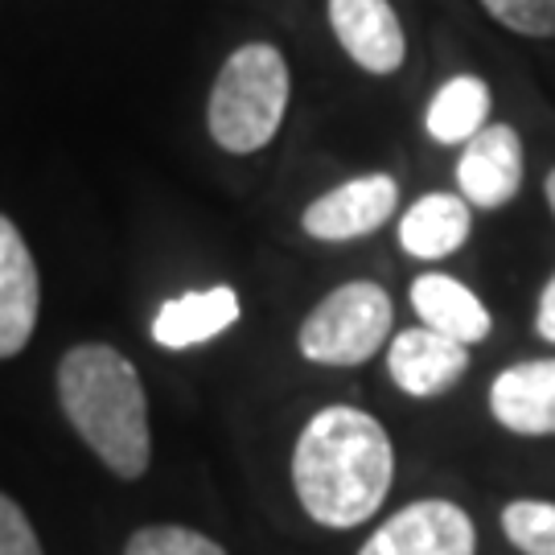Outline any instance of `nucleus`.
<instances>
[{
	"label": "nucleus",
	"instance_id": "f257e3e1",
	"mask_svg": "<svg viewBox=\"0 0 555 555\" xmlns=\"http://www.w3.org/2000/svg\"><path fill=\"white\" fill-rule=\"evenodd\" d=\"M396 477L387 428L358 408H321L293 449V486L305 515L321 527H358L383 506Z\"/></svg>",
	"mask_w": 555,
	"mask_h": 555
},
{
	"label": "nucleus",
	"instance_id": "f03ea898",
	"mask_svg": "<svg viewBox=\"0 0 555 555\" xmlns=\"http://www.w3.org/2000/svg\"><path fill=\"white\" fill-rule=\"evenodd\" d=\"M59 403L70 428L116 477L137 481L149 469V399L137 366L119 350L103 341L66 350L59 362Z\"/></svg>",
	"mask_w": 555,
	"mask_h": 555
},
{
	"label": "nucleus",
	"instance_id": "7ed1b4c3",
	"mask_svg": "<svg viewBox=\"0 0 555 555\" xmlns=\"http://www.w3.org/2000/svg\"><path fill=\"white\" fill-rule=\"evenodd\" d=\"M284 107H288V62L276 46L251 41L222 62L206 103V124L219 149L243 157V153H259L276 137L284 124Z\"/></svg>",
	"mask_w": 555,
	"mask_h": 555
},
{
	"label": "nucleus",
	"instance_id": "20e7f679",
	"mask_svg": "<svg viewBox=\"0 0 555 555\" xmlns=\"http://www.w3.org/2000/svg\"><path fill=\"white\" fill-rule=\"evenodd\" d=\"M391 334V297L371 280L334 288L305 318L297 334L300 354L321 366H362Z\"/></svg>",
	"mask_w": 555,
	"mask_h": 555
},
{
	"label": "nucleus",
	"instance_id": "39448f33",
	"mask_svg": "<svg viewBox=\"0 0 555 555\" xmlns=\"http://www.w3.org/2000/svg\"><path fill=\"white\" fill-rule=\"evenodd\" d=\"M358 555H477V527L456 502L420 498L387 518Z\"/></svg>",
	"mask_w": 555,
	"mask_h": 555
},
{
	"label": "nucleus",
	"instance_id": "423d86ee",
	"mask_svg": "<svg viewBox=\"0 0 555 555\" xmlns=\"http://www.w3.org/2000/svg\"><path fill=\"white\" fill-rule=\"evenodd\" d=\"M399 185L387 173H366L346 185H337L330 194H321L309 210H305V235L321 238V243H350L378 231L383 222L396 215Z\"/></svg>",
	"mask_w": 555,
	"mask_h": 555
},
{
	"label": "nucleus",
	"instance_id": "0eeeda50",
	"mask_svg": "<svg viewBox=\"0 0 555 555\" xmlns=\"http://www.w3.org/2000/svg\"><path fill=\"white\" fill-rule=\"evenodd\" d=\"M461 198L481 210H502L522 190V140L511 124H486L456 160Z\"/></svg>",
	"mask_w": 555,
	"mask_h": 555
},
{
	"label": "nucleus",
	"instance_id": "6e6552de",
	"mask_svg": "<svg viewBox=\"0 0 555 555\" xmlns=\"http://www.w3.org/2000/svg\"><path fill=\"white\" fill-rule=\"evenodd\" d=\"M387 371L403 396L412 399H437L453 391L456 383L469 371V346H461L453 337L437 334L428 325L420 330H403L391 337L387 350Z\"/></svg>",
	"mask_w": 555,
	"mask_h": 555
},
{
	"label": "nucleus",
	"instance_id": "1a4fd4ad",
	"mask_svg": "<svg viewBox=\"0 0 555 555\" xmlns=\"http://www.w3.org/2000/svg\"><path fill=\"white\" fill-rule=\"evenodd\" d=\"M330 25L350 59L371 75H396L408 59V41L387 0H330Z\"/></svg>",
	"mask_w": 555,
	"mask_h": 555
},
{
	"label": "nucleus",
	"instance_id": "9d476101",
	"mask_svg": "<svg viewBox=\"0 0 555 555\" xmlns=\"http://www.w3.org/2000/svg\"><path fill=\"white\" fill-rule=\"evenodd\" d=\"M490 412L515 437H555V358L506 366L490 383Z\"/></svg>",
	"mask_w": 555,
	"mask_h": 555
},
{
	"label": "nucleus",
	"instance_id": "9b49d317",
	"mask_svg": "<svg viewBox=\"0 0 555 555\" xmlns=\"http://www.w3.org/2000/svg\"><path fill=\"white\" fill-rule=\"evenodd\" d=\"M38 263L17 227L0 215V358H13L29 346L38 325Z\"/></svg>",
	"mask_w": 555,
	"mask_h": 555
},
{
	"label": "nucleus",
	"instance_id": "f8f14e48",
	"mask_svg": "<svg viewBox=\"0 0 555 555\" xmlns=\"http://www.w3.org/2000/svg\"><path fill=\"white\" fill-rule=\"evenodd\" d=\"M238 321V293L235 288H198V293H181V297L165 300L153 318V341L165 350H190L222 330H231Z\"/></svg>",
	"mask_w": 555,
	"mask_h": 555
},
{
	"label": "nucleus",
	"instance_id": "ddd939ff",
	"mask_svg": "<svg viewBox=\"0 0 555 555\" xmlns=\"http://www.w3.org/2000/svg\"><path fill=\"white\" fill-rule=\"evenodd\" d=\"M412 309H416L428 330L453 337L461 346H477L494 330L490 309L461 280L444 276V272H428V276H420L412 284Z\"/></svg>",
	"mask_w": 555,
	"mask_h": 555
},
{
	"label": "nucleus",
	"instance_id": "4468645a",
	"mask_svg": "<svg viewBox=\"0 0 555 555\" xmlns=\"http://www.w3.org/2000/svg\"><path fill=\"white\" fill-rule=\"evenodd\" d=\"M469 231L474 215L461 194H424L399 222V247L416 259H444L461 251Z\"/></svg>",
	"mask_w": 555,
	"mask_h": 555
},
{
	"label": "nucleus",
	"instance_id": "2eb2a0df",
	"mask_svg": "<svg viewBox=\"0 0 555 555\" xmlns=\"http://www.w3.org/2000/svg\"><path fill=\"white\" fill-rule=\"evenodd\" d=\"M486 119H490V87L477 75H456L433 95L424 124L440 144H465L486 128Z\"/></svg>",
	"mask_w": 555,
	"mask_h": 555
},
{
	"label": "nucleus",
	"instance_id": "dca6fc26",
	"mask_svg": "<svg viewBox=\"0 0 555 555\" xmlns=\"http://www.w3.org/2000/svg\"><path fill=\"white\" fill-rule=\"evenodd\" d=\"M502 531L522 555H555V502L515 498L502 511Z\"/></svg>",
	"mask_w": 555,
	"mask_h": 555
},
{
	"label": "nucleus",
	"instance_id": "f3484780",
	"mask_svg": "<svg viewBox=\"0 0 555 555\" xmlns=\"http://www.w3.org/2000/svg\"><path fill=\"white\" fill-rule=\"evenodd\" d=\"M124 555H227L202 531L190 527H173V522H160V527H140L137 535L128 539Z\"/></svg>",
	"mask_w": 555,
	"mask_h": 555
},
{
	"label": "nucleus",
	"instance_id": "a211bd4d",
	"mask_svg": "<svg viewBox=\"0 0 555 555\" xmlns=\"http://www.w3.org/2000/svg\"><path fill=\"white\" fill-rule=\"evenodd\" d=\"M486 13L522 38H555V0H481Z\"/></svg>",
	"mask_w": 555,
	"mask_h": 555
},
{
	"label": "nucleus",
	"instance_id": "6ab92c4d",
	"mask_svg": "<svg viewBox=\"0 0 555 555\" xmlns=\"http://www.w3.org/2000/svg\"><path fill=\"white\" fill-rule=\"evenodd\" d=\"M0 555H41L34 522L9 494H0Z\"/></svg>",
	"mask_w": 555,
	"mask_h": 555
},
{
	"label": "nucleus",
	"instance_id": "aec40b11",
	"mask_svg": "<svg viewBox=\"0 0 555 555\" xmlns=\"http://www.w3.org/2000/svg\"><path fill=\"white\" fill-rule=\"evenodd\" d=\"M535 334L543 337V341H552V346H555V272H552V280L543 284V293H539Z\"/></svg>",
	"mask_w": 555,
	"mask_h": 555
},
{
	"label": "nucleus",
	"instance_id": "412c9836",
	"mask_svg": "<svg viewBox=\"0 0 555 555\" xmlns=\"http://www.w3.org/2000/svg\"><path fill=\"white\" fill-rule=\"evenodd\" d=\"M543 190H547V206H552V215H555V169L547 173V185H543Z\"/></svg>",
	"mask_w": 555,
	"mask_h": 555
}]
</instances>
